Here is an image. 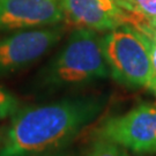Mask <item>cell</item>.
Masks as SVG:
<instances>
[{
  "mask_svg": "<svg viewBox=\"0 0 156 156\" xmlns=\"http://www.w3.org/2000/svg\"><path fill=\"white\" fill-rule=\"evenodd\" d=\"M104 105L103 97L82 96L20 108L5 126L0 156H41L62 149L98 118Z\"/></svg>",
  "mask_w": 156,
  "mask_h": 156,
  "instance_id": "cell-1",
  "label": "cell"
},
{
  "mask_svg": "<svg viewBox=\"0 0 156 156\" xmlns=\"http://www.w3.org/2000/svg\"><path fill=\"white\" fill-rule=\"evenodd\" d=\"M109 75L100 33L78 28L42 73V82L49 88H71L104 80Z\"/></svg>",
  "mask_w": 156,
  "mask_h": 156,
  "instance_id": "cell-2",
  "label": "cell"
},
{
  "mask_svg": "<svg viewBox=\"0 0 156 156\" xmlns=\"http://www.w3.org/2000/svg\"><path fill=\"white\" fill-rule=\"evenodd\" d=\"M110 75L128 88H151L153 66L145 36L131 24L119 26L102 36Z\"/></svg>",
  "mask_w": 156,
  "mask_h": 156,
  "instance_id": "cell-3",
  "label": "cell"
},
{
  "mask_svg": "<svg viewBox=\"0 0 156 156\" xmlns=\"http://www.w3.org/2000/svg\"><path fill=\"white\" fill-rule=\"evenodd\" d=\"M94 138L136 154H156V105L141 103L123 115L106 118L95 128Z\"/></svg>",
  "mask_w": 156,
  "mask_h": 156,
  "instance_id": "cell-4",
  "label": "cell"
},
{
  "mask_svg": "<svg viewBox=\"0 0 156 156\" xmlns=\"http://www.w3.org/2000/svg\"><path fill=\"white\" fill-rule=\"evenodd\" d=\"M64 36L56 26L19 30L0 37V75H7L30 66L50 51Z\"/></svg>",
  "mask_w": 156,
  "mask_h": 156,
  "instance_id": "cell-5",
  "label": "cell"
},
{
  "mask_svg": "<svg viewBox=\"0 0 156 156\" xmlns=\"http://www.w3.org/2000/svg\"><path fill=\"white\" fill-rule=\"evenodd\" d=\"M65 21L78 28L106 33L124 24L136 26L146 19L128 12L120 0H59Z\"/></svg>",
  "mask_w": 156,
  "mask_h": 156,
  "instance_id": "cell-6",
  "label": "cell"
},
{
  "mask_svg": "<svg viewBox=\"0 0 156 156\" xmlns=\"http://www.w3.org/2000/svg\"><path fill=\"white\" fill-rule=\"evenodd\" d=\"M62 21L59 0H0V33L56 26Z\"/></svg>",
  "mask_w": 156,
  "mask_h": 156,
  "instance_id": "cell-7",
  "label": "cell"
},
{
  "mask_svg": "<svg viewBox=\"0 0 156 156\" xmlns=\"http://www.w3.org/2000/svg\"><path fill=\"white\" fill-rule=\"evenodd\" d=\"M84 156H131L126 148L103 139L94 138Z\"/></svg>",
  "mask_w": 156,
  "mask_h": 156,
  "instance_id": "cell-8",
  "label": "cell"
},
{
  "mask_svg": "<svg viewBox=\"0 0 156 156\" xmlns=\"http://www.w3.org/2000/svg\"><path fill=\"white\" fill-rule=\"evenodd\" d=\"M120 2L128 12L141 19L156 17V0H120Z\"/></svg>",
  "mask_w": 156,
  "mask_h": 156,
  "instance_id": "cell-9",
  "label": "cell"
},
{
  "mask_svg": "<svg viewBox=\"0 0 156 156\" xmlns=\"http://www.w3.org/2000/svg\"><path fill=\"white\" fill-rule=\"evenodd\" d=\"M133 27L138 29L139 31H141V34L145 36L146 41H147V44H148V49H149V53H151V66H153V83H151V86H153L156 82V30L149 26L148 21H144V22L139 23L136 26H133Z\"/></svg>",
  "mask_w": 156,
  "mask_h": 156,
  "instance_id": "cell-10",
  "label": "cell"
},
{
  "mask_svg": "<svg viewBox=\"0 0 156 156\" xmlns=\"http://www.w3.org/2000/svg\"><path fill=\"white\" fill-rule=\"evenodd\" d=\"M19 109V98L9 90L0 87V120L11 118Z\"/></svg>",
  "mask_w": 156,
  "mask_h": 156,
  "instance_id": "cell-11",
  "label": "cell"
},
{
  "mask_svg": "<svg viewBox=\"0 0 156 156\" xmlns=\"http://www.w3.org/2000/svg\"><path fill=\"white\" fill-rule=\"evenodd\" d=\"M41 156H80V155L76 154V153H74V151H65V149L62 148V149H59V151L46 153V154H43V155H41Z\"/></svg>",
  "mask_w": 156,
  "mask_h": 156,
  "instance_id": "cell-12",
  "label": "cell"
},
{
  "mask_svg": "<svg viewBox=\"0 0 156 156\" xmlns=\"http://www.w3.org/2000/svg\"><path fill=\"white\" fill-rule=\"evenodd\" d=\"M148 23H149V26H151V28L156 30V17H153L151 20H148Z\"/></svg>",
  "mask_w": 156,
  "mask_h": 156,
  "instance_id": "cell-13",
  "label": "cell"
},
{
  "mask_svg": "<svg viewBox=\"0 0 156 156\" xmlns=\"http://www.w3.org/2000/svg\"><path fill=\"white\" fill-rule=\"evenodd\" d=\"M4 132H5V126L4 127H0V145L2 142V138H4Z\"/></svg>",
  "mask_w": 156,
  "mask_h": 156,
  "instance_id": "cell-14",
  "label": "cell"
},
{
  "mask_svg": "<svg viewBox=\"0 0 156 156\" xmlns=\"http://www.w3.org/2000/svg\"><path fill=\"white\" fill-rule=\"evenodd\" d=\"M151 89L153 90V91H154V94L156 95V82H155V83H154V84H153V86H151Z\"/></svg>",
  "mask_w": 156,
  "mask_h": 156,
  "instance_id": "cell-15",
  "label": "cell"
}]
</instances>
